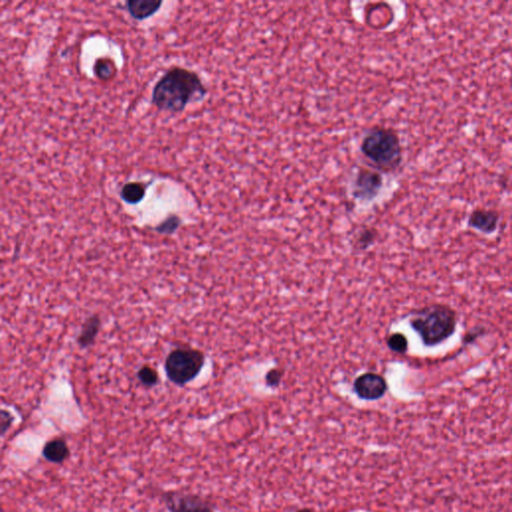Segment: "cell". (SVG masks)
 <instances>
[{
    "mask_svg": "<svg viewBox=\"0 0 512 512\" xmlns=\"http://www.w3.org/2000/svg\"><path fill=\"white\" fill-rule=\"evenodd\" d=\"M169 512H215L203 498L183 493H171L164 497Z\"/></svg>",
    "mask_w": 512,
    "mask_h": 512,
    "instance_id": "52a82bcc",
    "label": "cell"
},
{
    "mask_svg": "<svg viewBox=\"0 0 512 512\" xmlns=\"http://www.w3.org/2000/svg\"><path fill=\"white\" fill-rule=\"evenodd\" d=\"M205 364L203 353L194 350L172 351L165 361V371L173 384L185 385L196 377Z\"/></svg>",
    "mask_w": 512,
    "mask_h": 512,
    "instance_id": "277c9868",
    "label": "cell"
},
{
    "mask_svg": "<svg viewBox=\"0 0 512 512\" xmlns=\"http://www.w3.org/2000/svg\"><path fill=\"white\" fill-rule=\"evenodd\" d=\"M15 416L8 410L0 407V437L8 434V430L15 423Z\"/></svg>",
    "mask_w": 512,
    "mask_h": 512,
    "instance_id": "ac0fdd59",
    "label": "cell"
},
{
    "mask_svg": "<svg viewBox=\"0 0 512 512\" xmlns=\"http://www.w3.org/2000/svg\"><path fill=\"white\" fill-rule=\"evenodd\" d=\"M384 178L379 172L360 169L353 185L352 194L362 201H371L379 194Z\"/></svg>",
    "mask_w": 512,
    "mask_h": 512,
    "instance_id": "8992f818",
    "label": "cell"
},
{
    "mask_svg": "<svg viewBox=\"0 0 512 512\" xmlns=\"http://www.w3.org/2000/svg\"><path fill=\"white\" fill-rule=\"evenodd\" d=\"M376 230L373 228H366L359 233V237L355 240V246L359 250H366L369 246L375 244L376 239Z\"/></svg>",
    "mask_w": 512,
    "mask_h": 512,
    "instance_id": "9a60e30c",
    "label": "cell"
},
{
    "mask_svg": "<svg viewBox=\"0 0 512 512\" xmlns=\"http://www.w3.org/2000/svg\"><path fill=\"white\" fill-rule=\"evenodd\" d=\"M146 187L144 183L128 182L123 185L120 196L129 205H137L146 196Z\"/></svg>",
    "mask_w": 512,
    "mask_h": 512,
    "instance_id": "7c38bea8",
    "label": "cell"
},
{
    "mask_svg": "<svg viewBox=\"0 0 512 512\" xmlns=\"http://www.w3.org/2000/svg\"><path fill=\"white\" fill-rule=\"evenodd\" d=\"M361 153L382 171H395L402 163L400 137L391 128L376 126L370 129L362 140Z\"/></svg>",
    "mask_w": 512,
    "mask_h": 512,
    "instance_id": "3957f363",
    "label": "cell"
},
{
    "mask_svg": "<svg viewBox=\"0 0 512 512\" xmlns=\"http://www.w3.org/2000/svg\"><path fill=\"white\" fill-rule=\"evenodd\" d=\"M99 330H101V318L99 316H94L86 319L78 336H77V344L81 348H89L94 343Z\"/></svg>",
    "mask_w": 512,
    "mask_h": 512,
    "instance_id": "8fae6325",
    "label": "cell"
},
{
    "mask_svg": "<svg viewBox=\"0 0 512 512\" xmlns=\"http://www.w3.org/2000/svg\"><path fill=\"white\" fill-rule=\"evenodd\" d=\"M180 225V219L176 215H171L169 219H165L160 225L156 228V230L162 234H171L174 231L178 230Z\"/></svg>",
    "mask_w": 512,
    "mask_h": 512,
    "instance_id": "2e32d148",
    "label": "cell"
},
{
    "mask_svg": "<svg viewBox=\"0 0 512 512\" xmlns=\"http://www.w3.org/2000/svg\"><path fill=\"white\" fill-rule=\"evenodd\" d=\"M389 391V384L384 376L366 373L359 375L353 382V391L362 400L375 402L384 398Z\"/></svg>",
    "mask_w": 512,
    "mask_h": 512,
    "instance_id": "5b68a950",
    "label": "cell"
},
{
    "mask_svg": "<svg viewBox=\"0 0 512 512\" xmlns=\"http://www.w3.org/2000/svg\"><path fill=\"white\" fill-rule=\"evenodd\" d=\"M139 382L146 386H153L157 384L158 375L151 367L144 366L138 371Z\"/></svg>",
    "mask_w": 512,
    "mask_h": 512,
    "instance_id": "e0dca14e",
    "label": "cell"
},
{
    "mask_svg": "<svg viewBox=\"0 0 512 512\" xmlns=\"http://www.w3.org/2000/svg\"><path fill=\"white\" fill-rule=\"evenodd\" d=\"M486 332V328L482 327V326H477V327L473 328L472 330L466 333V336L462 339V342H463V344L471 343V342L475 341V339L481 336V335L484 334Z\"/></svg>",
    "mask_w": 512,
    "mask_h": 512,
    "instance_id": "d6986e66",
    "label": "cell"
},
{
    "mask_svg": "<svg viewBox=\"0 0 512 512\" xmlns=\"http://www.w3.org/2000/svg\"><path fill=\"white\" fill-rule=\"evenodd\" d=\"M298 512H312V511H309V509H301V511Z\"/></svg>",
    "mask_w": 512,
    "mask_h": 512,
    "instance_id": "44dd1931",
    "label": "cell"
},
{
    "mask_svg": "<svg viewBox=\"0 0 512 512\" xmlns=\"http://www.w3.org/2000/svg\"><path fill=\"white\" fill-rule=\"evenodd\" d=\"M409 323L427 348H434L454 334L456 312L445 305H428L414 312Z\"/></svg>",
    "mask_w": 512,
    "mask_h": 512,
    "instance_id": "7a4b0ae2",
    "label": "cell"
},
{
    "mask_svg": "<svg viewBox=\"0 0 512 512\" xmlns=\"http://www.w3.org/2000/svg\"><path fill=\"white\" fill-rule=\"evenodd\" d=\"M115 71H117V69H115L114 63L110 60H106V58L99 60L95 65V74L103 80H108V79L114 76Z\"/></svg>",
    "mask_w": 512,
    "mask_h": 512,
    "instance_id": "5bb4252c",
    "label": "cell"
},
{
    "mask_svg": "<svg viewBox=\"0 0 512 512\" xmlns=\"http://www.w3.org/2000/svg\"><path fill=\"white\" fill-rule=\"evenodd\" d=\"M207 89L196 72L174 67L154 85L151 103L160 110L182 112L191 101L205 99Z\"/></svg>",
    "mask_w": 512,
    "mask_h": 512,
    "instance_id": "6da1fadb",
    "label": "cell"
},
{
    "mask_svg": "<svg viewBox=\"0 0 512 512\" xmlns=\"http://www.w3.org/2000/svg\"><path fill=\"white\" fill-rule=\"evenodd\" d=\"M282 373L278 369H273V370L269 371L266 375V384L271 387H276L280 385L282 382Z\"/></svg>",
    "mask_w": 512,
    "mask_h": 512,
    "instance_id": "ffe728a7",
    "label": "cell"
},
{
    "mask_svg": "<svg viewBox=\"0 0 512 512\" xmlns=\"http://www.w3.org/2000/svg\"><path fill=\"white\" fill-rule=\"evenodd\" d=\"M389 350L398 355H405L409 350V341L402 333H393L387 339Z\"/></svg>",
    "mask_w": 512,
    "mask_h": 512,
    "instance_id": "4fadbf2b",
    "label": "cell"
},
{
    "mask_svg": "<svg viewBox=\"0 0 512 512\" xmlns=\"http://www.w3.org/2000/svg\"><path fill=\"white\" fill-rule=\"evenodd\" d=\"M162 0H128L126 8L131 17L137 20H144L155 15L162 8Z\"/></svg>",
    "mask_w": 512,
    "mask_h": 512,
    "instance_id": "30bf717a",
    "label": "cell"
},
{
    "mask_svg": "<svg viewBox=\"0 0 512 512\" xmlns=\"http://www.w3.org/2000/svg\"><path fill=\"white\" fill-rule=\"evenodd\" d=\"M42 456L51 463L61 464L67 461L70 456V450L65 439L56 437L47 441L42 448Z\"/></svg>",
    "mask_w": 512,
    "mask_h": 512,
    "instance_id": "9c48e42d",
    "label": "cell"
},
{
    "mask_svg": "<svg viewBox=\"0 0 512 512\" xmlns=\"http://www.w3.org/2000/svg\"><path fill=\"white\" fill-rule=\"evenodd\" d=\"M498 223H500V214L495 210L480 208V210H475L468 217V226L484 234H493L495 232Z\"/></svg>",
    "mask_w": 512,
    "mask_h": 512,
    "instance_id": "ba28073f",
    "label": "cell"
}]
</instances>
